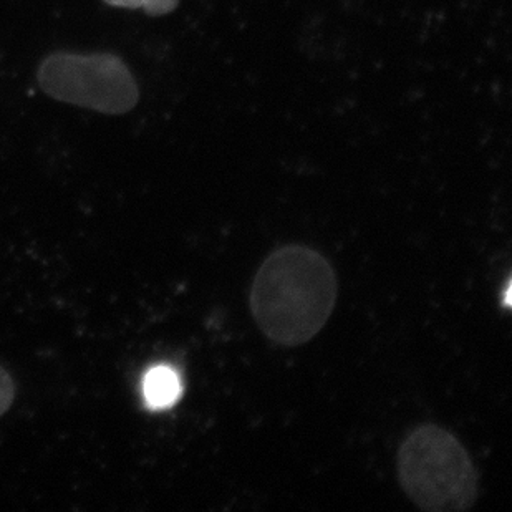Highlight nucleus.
<instances>
[{"label":"nucleus","instance_id":"nucleus-6","mask_svg":"<svg viewBox=\"0 0 512 512\" xmlns=\"http://www.w3.org/2000/svg\"><path fill=\"white\" fill-rule=\"evenodd\" d=\"M17 397V387L14 378L7 372V368L0 365V418L10 410Z\"/></svg>","mask_w":512,"mask_h":512},{"label":"nucleus","instance_id":"nucleus-4","mask_svg":"<svg viewBox=\"0 0 512 512\" xmlns=\"http://www.w3.org/2000/svg\"><path fill=\"white\" fill-rule=\"evenodd\" d=\"M143 398L151 410H166L183 395L179 373L168 365H156L143 377Z\"/></svg>","mask_w":512,"mask_h":512},{"label":"nucleus","instance_id":"nucleus-1","mask_svg":"<svg viewBox=\"0 0 512 512\" xmlns=\"http://www.w3.org/2000/svg\"><path fill=\"white\" fill-rule=\"evenodd\" d=\"M339 299V279L314 247L287 244L262 261L252 279L249 309L267 339L281 347L309 343L322 332Z\"/></svg>","mask_w":512,"mask_h":512},{"label":"nucleus","instance_id":"nucleus-2","mask_svg":"<svg viewBox=\"0 0 512 512\" xmlns=\"http://www.w3.org/2000/svg\"><path fill=\"white\" fill-rule=\"evenodd\" d=\"M398 483L406 498L426 512H464L478 501L473 458L451 431L435 423L416 426L401 441Z\"/></svg>","mask_w":512,"mask_h":512},{"label":"nucleus","instance_id":"nucleus-5","mask_svg":"<svg viewBox=\"0 0 512 512\" xmlns=\"http://www.w3.org/2000/svg\"><path fill=\"white\" fill-rule=\"evenodd\" d=\"M116 9L143 10L150 17H163L178 9L179 0H103Z\"/></svg>","mask_w":512,"mask_h":512},{"label":"nucleus","instance_id":"nucleus-3","mask_svg":"<svg viewBox=\"0 0 512 512\" xmlns=\"http://www.w3.org/2000/svg\"><path fill=\"white\" fill-rule=\"evenodd\" d=\"M37 82L57 102L102 115H126L140 102L135 75L112 52H52L42 58Z\"/></svg>","mask_w":512,"mask_h":512}]
</instances>
